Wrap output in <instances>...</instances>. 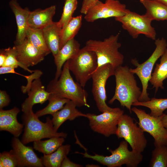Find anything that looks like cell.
<instances>
[{
	"label": "cell",
	"instance_id": "cell-1",
	"mask_svg": "<svg viewBox=\"0 0 167 167\" xmlns=\"http://www.w3.org/2000/svg\"><path fill=\"white\" fill-rule=\"evenodd\" d=\"M134 74L127 66L121 65L115 69V91L109 101V104H112L115 100H118L121 105L126 107L131 113L132 105L139 101L142 93Z\"/></svg>",
	"mask_w": 167,
	"mask_h": 167
},
{
	"label": "cell",
	"instance_id": "cell-2",
	"mask_svg": "<svg viewBox=\"0 0 167 167\" xmlns=\"http://www.w3.org/2000/svg\"><path fill=\"white\" fill-rule=\"evenodd\" d=\"M46 90L73 102L77 107L89 108L87 102L88 93L80 84L75 82L71 76L67 61L63 65L58 79H54L48 85Z\"/></svg>",
	"mask_w": 167,
	"mask_h": 167
},
{
	"label": "cell",
	"instance_id": "cell-3",
	"mask_svg": "<svg viewBox=\"0 0 167 167\" xmlns=\"http://www.w3.org/2000/svg\"><path fill=\"white\" fill-rule=\"evenodd\" d=\"M22 118L24 129L21 141L24 144L44 138L54 137L66 138L67 136V133L58 132L55 129L49 117H47L46 122H43L32 110L24 113Z\"/></svg>",
	"mask_w": 167,
	"mask_h": 167
},
{
	"label": "cell",
	"instance_id": "cell-4",
	"mask_svg": "<svg viewBox=\"0 0 167 167\" xmlns=\"http://www.w3.org/2000/svg\"><path fill=\"white\" fill-rule=\"evenodd\" d=\"M120 33L112 35L103 41L89 40L87 41L85 46L94 52L97 58V67L109 64L115 69L122 65L124 57L119 51L121 46L118 41Z\"/></svg>",
	"mask_w": 167,
	"mask_h": 167
},
{
	"label": "cell",
	"instance_id": "cell-5",
	"mask_svg": "<svg viewBox=\"0 0 167 167\" xmlns=\"http://www.w3.org/2000/svg\"><path fill=\"white\" fill-rule=\"evenodd\" d=\"M128 143L125 140L121 141L118 147L114 150L110 149L111 155L104 156L94 153L92 155L88 153L87 149H84V153L76 152L75 153L82 155L84 158L91 159L108 167H120L125 165L127 167H137L142 161L143 156L138 153L128 148Z\"/></svg>",
	"mask_w": 167,
	"mask_h": 167
},
{
	"label": "cell",
	"instance_id": "cell-6",
	"mask_svg": "<svg viewBox=\"0 0 167 167\" xmlns=\"http://www.w3.org/2000/svg\"><path fill=\"white\" fill-rule=\"evenodd\" d=\"M156 48L150 57L144 62L140 64L136 59L131 60L132 63L136 67L130 68L131 72L136 74L140 79L142 85L141 95L140 101H145L151 98L147 92L148 83L151 78L153 67L157 60L162 56L167 48V42L164 38L155 40Z\"/></svg>",
	"mask_w": 167,
	"mask_h": 167
},
{
	"label": "cell",
	"instance_id": "cell-7",
	"mask_svg": "<svg viewBox=\"0 0 167 167\" xmlns=\"http://www.w3.org/2000/svg\"><path fill=\"white\" fill-rule=\"evenodd\" d=\"M67 61L70 71L73 74L77 82L84 87L97 67L96 54L85 46Z\"/></svg>",
	"mask_w": 167,
	"mask_h": 167
},
{
	"label": "cell",
	"instance_id": "cell-8",
	"mask_svg": "<svg viewBox=\"0 0 167 167\" xmlns=\"http://www.w3.org/2000/svg\"><path fill=\"white\" fill-rule=\"evenodd\" d=\"M115 135L130 145L132 150L141 153L146 148L147 141L144 132L130 116L123 114L119 120Z\"/></svg>",
	"mask_w": 167,
	"mask_h": 167
},
{
	"label": "cell",
	"instance_id": "cell-9",
	"mask_svg": "<svg viewBox=\"0 0 167 167\" xmlns=\"http://www.w3.org/2000/svg\"><path fill=\"white\" fill-rule=\"evenodd\" d=\"M115 18L133 38L136 39L142 34L153 40L156 39V33L151 25L152 21L145 14L141 15L128 9L125 15Z\"/></svg>",
	"mask_w": 167,
	"mask_h": 167
},
{
	"label": "cell",
	"instance_id": "cell-10",
	"mask_svg": "<svg viewBox=\"0 0 167 167\" xmlns=\"http://www.w3.org/2000/svg\"><path fill=\"white\" fill-rule=\"evenodd\" d=\"M115 69L111 65L108 64L97 68L92 74V93L96 105L101 113L113 110L114 108L109 107L106 101L107 95L105 86L108 78L114 75Z\"/></svg>",
	"mask_w": 167,
	"mask_h": 167
},
{
	"label": "cell",
	"instance_id": "cell-11",
	"mask_svg": "<svg viewBox=\"0 0 167 167\" xmlns=\"http://www.w3.org/2000/svg\"><path fill=\"white\" fill-rule=\"evenodd\" d=\"M131 110L137 116L138 125L143 131L151 135L154 139L155 147L167 145V129L162 122V115L155 117L147 113L144 110L134 107Z\"/></svg>",
	"mask_w": 167,
	"mask_h": 167
},
{
	"label": "cell",
	"instance_id": "cell-12",
	"mask_svg": "<svg viewBox=\"0 0 167 167\" xmlns=\"http://www.w3.org/2000/svg\"><path fill=\"white\" fill-rule=\"evenodd\" d=\"M124 111L119 108H115L110 111H106L101 114H86L91 129L94 132L109 137L115 135L118 123Z\"/></svg>",
	"mask_w": 167,
	"mask_h": 167
},
{
	"label": "cell",
	"instance_id": "cell-13",
	"mask_svg": "<svg viewBox=\"0 0 167 167\" xmlns=\"http://www.w3.org/2000/svg\"><path fill=\"white\" fill-rule=\"evenodd\" d=\"M128 10L118 0H106L104 3L98 0L90 8L84 18L88 22H93L99 19L119 17L125 15Z\"/></svg>",
	"mask_w": 167,
	"mask_h": 167
},
{
	"label": "cell",
	"instance_id": "cell-14",
	"mask_svg": "<svg viewBox=\"0 0 167 167\" xmlns=\"http://www.w3.org/2000/svg\"><path fill=\"white\" fill-rule=\"evenodd\" d=\"M25 145L18 137H14L12 140V150L18 160L19 167H44L41 158L37 156L33 148Z\"/></svg>",
	"mask_w": 167,
	"mask_h": 167
},
{
	"label": "cell",
	"instance_id": "cell-15",
	"mask_svg": "<svg viewBox=\"0 0 167 167\" xmlns=\"http://www.w3.org/2000/svg\"><path fill=\"white\" fill-rule=\"evenodd\" d=\"M14 47L17 59L28 68L41 62L46 56L32 44L26 38L22 42L15 44Z\"/></svg>",
	"mask_w": 167,
	"mask_h": 167
},
{
	"label": "cell",
	"instance_id": "cell-16",
	"mask_svg": "<svg viewBox=\"0 0 167 167\" xmlns=\"http://www.w3.org/2000/svg\"><path fill=\"white\" fill-rule=\"evenodd\" d=\"M28 97L21 105L23 113L32 110L33 106L36 104H42L48 100L50 92L45 90L40 78L32 82L30 90L27 92Z\"/></svg>",
	"mask_w": 167,
	"mask_h": 167
},
{
	"label": "cell",
	"instance_id": "cell-17",
	"mask_svg": "<svg viewBox=\"0 0 167 167\" xmlns=\"http://www.w3.org/2000/svg\"><path fill=\"white\" fill-rule=\"evenodd\" d=\"M20 111L19 109L15 106L7 110L0 109V131H7L14 137H18L24 126L17 119V115Z\"/></svg>",
	"mask_w": 167,
	"mask_h": 167
},
{
	"label": "cell",
	"instance_id": "cell-18",
	"mask_svg": "<svg viewBox=\"0 0 167 167\" xmlns=\"http://www.w3.org/2000/svg\"><path fill=\"white\" fill-rule=\"evenodd\" d=\"M9 6L14 13L16 20L17 32L15 44L23 42L26 37V33L28 28V20L31 11L26 7L22 8L17 0H11Z\"/></svg>",
	"mask_w": 167,
	"mask_h": 167
},
{
	"label": "cell",
	"instance_id": "cell-19",
	"mask_svg": "<svg viewBox=\"0 0 167 167\" xmlns=\"http://www.w3.org/2000/svg\"><path fill=\"white\" fill-rule=\"evenodd\" d=\"M80 45L74 38L69 40L54 56L56 70L54 79H58L62 71V67L66 61L74 56L80 49Z\"/></svg>",
	"mask_w": 167,
	"mask_h": 167
},
{
	"label": "cell",
	"instance_id": "cell-20",
	"mask_svg": "<svg viewBox=\"0 0 167 167\" xmlns=\"http://www.w3.org/2000/svg\"><path fill=\"white\" fill-rule=\"evenodd\" d=\"M77 106L72 101L67 102L60 110L52 115V121L55 129L58 131L62 125L66 121H72L79 117L86 118V114L79 111Z\"/></svg>",
	"mask_w": 167,
	"mask_h": 167
},
{
	"label": "cell",
	"instance_id": "cell-21",
	"mask_svg": "<svg viewBox=\"0 0 167 167\" xmlns=\"http://www.w3.org/2000/svg\"><path fill=\"white\" fill-rule=\"evenodd\" d=\"M56 10L55 5L42 10L37 9L31 11L28 20L29 27L42 29L52 23L53 17Z\"/></svg>",
	"mask_w": 167,
	"mask_h": 167
},
{
	"label": "cell",
	"instance_id": "cell-22",
	"mask_svg": "<svg viewBox=\"0 0 167 167\" xmlns=\"http://www.w3.org/2000/svg\"><path fill=\"white\" fill-rule=\"evenodd\" d=\"M42 29L46 44L54 56L60 50L62 28L58 26L57 22H53Z\"/></svg>",
	"mask_w": 167,
	"mask_h": 167
},
{
	"label": "cell",
	"instance_id": "cell-23",
	"mask_svg": "<svg viewBox=\"0 0 167 167\" xmlns=\"http://www.w3.org/2000/svg\"><path fill=\"white\" fill-rule=\"evenodd\" d=\"M146 9L145 15L152 21L167 20V6L157 0H140Z\"/></svg>",
	"mask_w": 167,
	"mask_h": 167
},
{
	"label": "cell",
	"instance_id": "cell-24",
	"mask_svg": "<svg viewBox=\"0 0 167 167\" xmlns=\"http://www.w3.org/2000/svg\"><path fill=\"white\" fill-rule=\"evenodd\" d=\"M160 63H156L149 82L155 88V92L159 88L164 89L163 82L167 79V48L161 56Z\"/></svg>",
	"mask_w": 167,
	"mask_h": 167
},
{
	"label": "cell",
	"instance_id": "cell-25",
	"mask_svg": "<svg viewBox=\"0 0 167 167\" xmlns=\"http://www.w3.org/2000/svg\"><path fill=\"white\" fill-rule=\"evenodd\" d=\"M71 149L70 144L62 145L52 153L43 155L41 158L44 167H61L63 161L67 156Z\"/></svg>",
	"mask_w": 167,
	"mask_h": 167
},
{
	"label": "cell",
	"instance_id": "cell-26",
	"mask_svg": "<svg viewBox=\"0 0 167 167\" xmlns=\"http://www.w3.org/2000/svg\"><path fill=\"white\" fill-rule=\"evenodd\" d=\"M34 46L46 55L51 53L45 40L42 29L28 27L26 37Z\"/></svg>",
	"mask_w": 167,
	"mask_h": 167
},
{
	"label": "cell",
	"instance_id": "cell-27",
	"mask_svg": "<svg viewBox=\"0 0 167 167\" xmlns=\"http://www.w3.org/2000/svg\"><path fill=\"white\" fill-rule=\"evenodd\" d=\"M82 15L73 17L66 26L62 29L60 37V49L69 40L73 39L78 33L82 25Z\"/></svg>",
	"mask_w": 167,
	"mask_h": 167
},
{
	"label": "cell",
	"instance_id": "cell-28",
	"mask_svg": "<svg viewBox=\"0 0 167 167\" xmlns=\"http://www.w3.org/2000/svg\"><path fill=\"white\" fill-rule=\"evenodd\" d=\"M65 139L63 137H54L45 140L35 141L33 142V148L43 155L49 154L63 145Z\"/></svg>",
	"mask_w": 167,
	"mask_h": 167
},
{
	"label": "cell",
	"instance_id": "cell-29",
	"mask_svg": "<svg viewBox=\"0 0 167 167\" xmlns=\"http://www.w3.org/2000/svg\"><path fill=\"white\" fill-rule=\"evenodd\" d=\"M48 105L44 108L39 110L35 113L38 118L47 114L52 115L61 109L70 100L62 97L57 95L51 93L49 96Z\"/></svg>",
	"mask_w": 167,
	"mask_h": 167
},
{
	"label": "cell",
	"instance_id": "cell-30",
	"mask_svg": "<svg viewBox=\"0 0 167 167\" xmlns=\"http://www.w3.org/2000/svg\"><path fill=\"white\" fill-rule=\"evenodd\" d=\"M132 105L147 107L150 110V114L151 115L159 117L162 115L164 114V111L167 109V98H157L153 97L147 101H138L134 103Z\"/></svg>",
	"mask_w": 167,
	"mask_h": 167
},
{
	"label": "cell",
	"instance_id": "cell-31",
	"mask_svg": "<svg viewBox=\"0 0 167 167\" xmlns=\"http://www.w3.org/2000/svg\"><path fill=\"white\" fill-rule=\"evenodd\" d=\"M149 167H167V147L161 145L155 147L152 151Z\"/></svg>",
	"mask_w": 167,
	"mask_h": 167
},
{
	"label": "cell",
	"instance_id": "cell-32",
	"mask_svg": "<svg viewBox=\"0 0 167 167\" xmlns=\"http://www.w3.org/2000/svg\"><path fill=\"white\" fill-rule=\"evenodd\" d=\"M77 0H65L61 17L57 22L58 26L62 29L66 26L73 17V15L77 8Z\"/></svg>",
	"mask_w": 167,
	"mask_h": 167
},
{
	"label": "cell",
	"instance_id": "cell-33",
	"mask_svg": "<svg viewBox=\"0 0 167 167\" xmlns=\"http://www.w3.org/2000/svg\"><path fill=\"white\" fill-rule=\"evenodd\" d=\"M3 50L6 56L4 66H12L15 67V68L19 66L30 73H33L34 71V70L29 69L18 61L16 57L15 50L14 46L12 48L8 47Z\"/></svg>",
	"mask_w": 167,
	"mask_h": 167
},
{
	"label": "cell",
	"instance_id": "cell-34",
	"mask_svg": "<svg viewBox=\"0 0 167 167\" xmlns=\"http://www.w3.org/2000/svg\"><path fill=\"white\" fill-rule=\"evenodd\" d=\"M0 167H19L18 160L12 149L0 153Z\"/></svg>",
	"mask_w": 167,
	"mask_h": 167
},
{
	"label": "cell",
	"instance_id": "cell-35",
	"mask_svg": "<svg viewBox=\"0 0 167 167\" xmlns=\"http://www.w3.org/2000/svg\"><path fill=\"white\" fill-rule=\"evenodd\" d=\"M42 74V72L40 70H35L33 73L30 75L29 78L27 80L28 83L27 85L21 87V90L23 93L24 94L30 90L32 83V81L34 79L40 78Z\"/></svg>",
	"mask_w": 167,
	"mask_h": 167
},
{
	"label": "cell",
	"instance_id": "cell-36",
	"mask_svg": "<svg viewBox=\"0 0 167 167\" xmlns=\"http://www.w3.org/2000/svg\"><path fill=\"white\" fill-rule=\"evenodd\" d=\"M11 100L6 92L4 90H0V109L8 106Z\"/></svg>",
	"mask_w": 167,
	"mask_h": 167
},
{
	"label": "cell",
	"instance_id": "cell-37",
	"mask_svg": "<svg viewBox=\"0 0 167 167\" xmlns=\"http://www.w3.org/2000/svg\"><path fill=\"white\" fill-rule=\"evenodd\" d=\"M98 0H83L80 12L85 15L90 8Z\"/></svg>",
	"mask_w": 167,
	"mask_h": 167
},
{
	"label": "cell",
	"instance_id": "cell-38",
	"mask_svg": "<svg viewBox=\"0 0 167 167\" xmlns=\"http://www.w3.org/2000/svg\"><path fill=\"white\" fill-rule=\"evenodd\" d=\"M15 67L10 66H3L0 67V74H14L25 77L26 75H22L16 72Z\"/></svg>",
	"mask_w": 167,
	"mask_h": 167
},
{
	"label": "cell",
	"instance_id": "cell-39",
	"mask_svg": "<svg viewBox=\"0 0 167 167\" xmlns=\"http://www.w3.org/2000/svg\"><path fill=\"white\" fill-rule=\"evenodd\" d=\"M83 166L71 161L69 159L66 157L63 161L61 167H82Z\"/></svg>",
	"mask_w": 167,
	"mask_h": 167
},
{
	"label": "cell",
	"instance_id": "cell-40",
	"mask_svg": "<svg viewBox=\"0 0 167 167\" xmlns=\"http://www.w3.org/2000/svg\"><path fill=\"white\" fill-rule=\"evenodd\" d=\"M6 55L4 50H1L0 52V67L4 66L6 59Z\"/></svg>",
	"mask_w": 167,
	"mask_h": 167
},
{
	"label": "cell",
	"instance_id": "cell-41",
	"mask_svg": "<svg viewBox=\"0 0 167 167\" xmlns=\"http://www.w3.org/2000/svg\"><path fill=\"white\" fill-rule=\"evenodd\" d=\"M162 122L164 126L167 129V114L164 113L162 118Z\"/></svg>",
	"mask_w": 167,
	"mask_h": 167
},
{
	"label": "cell",
	"instance_id": "cell-42",
	"mask_svg": "<svg viewBox=\"0 0 167 167\" xmlns=\"http://www.w3.org/2000/svg\"><path fill=\"white\" fill-rule=\"evenodd\" d=\"M86 167H100L99 165H94V164H88L86 165Z\"/></svg>",
	"mask_w": 167,
	"mask_h": 167
},
{
	"label": "cell",
	"instance_id": "cell-43",
	"mask_svg": "<svg viewBox=\"0 0 167 167\" xmlns=\"http://www.w3.org/2000/svg\"><path fill=\"white\" fill-rule=\"evenodd\" d=\"M167 6V0H157Z\"/></svg>",
	"mask_w": 167,
	"mask_h": 167
},
{
	"label": "cell",
	"instance_id": "cell-44",
	"mask_svg": "<svg viewBox=\"0 0 167 167\" xmlns=\"http://www.w3.org/2000/svg\"></svg>",
	"mask_w": 167,
	"mask_h": 167
},
{
	"label": "cell",
	"instance_id": "cell-45",
	"mask_svg": "<svg viewBox=\"0 0 167 167\" xmlns=\"http://www.w3.org/2000/svg\"></svg>",
	"mask_w": 167,
	"mask_h": 167
}]
</instances>
